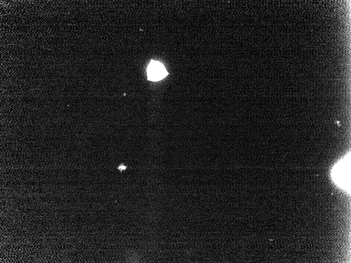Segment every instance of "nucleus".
<instances>
[{
	"label": "nucleus",
	"mask_w": 351,
	"mask_h": 263,
	"mask_svg": "<svg viewBox=\"0 0 351 263\" xmlns=\"http://www.w3.org/2000/svg\"><path fill=\"white\" fill-rule=\"evenodd\" d=\"M350 160H345L342 161L334 171L333 175L336 182L341 186L348 188L350 182Z\"/></svg>",
	"instance_id": "1"
},
{
	"label": "nucleus",
	"mask_w": 351,
	"mask_h": 263,
	"mask_svg": "<svg viewBox=\"0 0 351 263\" xmlns=\"http://www.w3.org/2000/svg\"><path fill=\"white\" fill-rule=\"evenodd\" d=\"M147 75L149 81H158L163 79L168 73L161 63L153 61L148 67Z\"/></svg>",
	"instance_id": "2"
},
{
	"label": "nucleus",
	"mask_w": 351,
	"mask_h": 263,
	"mask_svg": "<svg viewBox=\"0 0 351 263\" xmlns=\"http://www.w3.org/2000/svg\"><path fill=\"white\" fill-rule=\"evenodd\" d=\"M127 167L123 165H121L118 169L120 170V171L122 172L123 171H124V170L126 169Z\"/></svg>",
	"instance_id": "3"
}]
</instances>
